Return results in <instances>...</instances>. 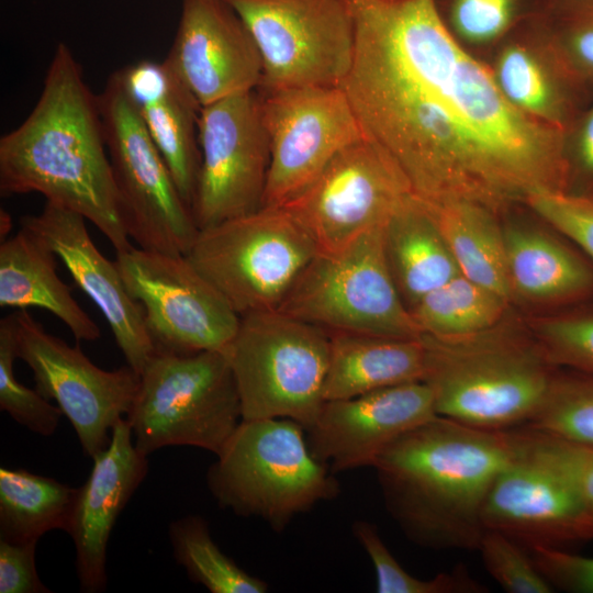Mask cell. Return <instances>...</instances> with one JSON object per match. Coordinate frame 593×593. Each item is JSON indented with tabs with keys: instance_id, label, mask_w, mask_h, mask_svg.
<instances>
[{
	"instance_id": "obj_27",
	"label": "cell",
	"mask_w": 593,
	"mask_h": 593,
	"mask_svg": "<svg viewBox=\"0 0 593 593\" xmlns=\"http://www.w3.org/2000/svg\"><path fill=\"white\" fill-rule=\"evenodd\" d=\"M461 275L513 301L499 214L471 202L428 205Z\"/></svg>"
},
{
	"instance_id": "obj_25",
	"label": "cell",
	"mask_w": 593,
	"mask_h": 593,
	"mask_svg": "<svg viewBox=\"0 0 593 593\" xmlns=\"http://www.w3.org/2000/svg\"><path fill=\"white\" fill-rule=\"evenodd\" d=\"M325 401L343 400L406 382L422 381L424 347L416 338L328 333Z\"/></svg>"
},
{
	"instance_id": "obj_39",
	"label": "cell",
	"mask_w": 593,
	"mask_h": 593,
	"mask_svg": "<svg viewBox=\"0 0 593 593\" xmlns=\"http://www.w3.org/2000/svg\"><path fill=\"white\" fill-rule=\"evenodd\" d=\"M526 204L593 262V198L548 191L533 194Z\"/></svg>"
},
{
	"instance_id": "obj_16",
	"label": "cell",
	"mask_w": 593,
	"mask_h": 593,
	"mask_svg": "<svg viewBox=\"0 0 593 593\" xmlns=\"http://www.w3.org/2000/svg\"><path fill=\"white\" fill-rule=\"evenodd\" d=\"M260 92L261 116L270 146L261 208H281L339 150L365 135L342 87Z\"/></svg>"
},
{
	"instance_id": "obj_38",
	"label": "cell",
	"mask_w": 593,
	"mask_h": 593,
	"mask_svg": "<svg viewBox=\"0 0 593 593\" xmlns=\"http://www.w3.org/2000/svg\"><path fill=\"white\" fill-rule=\"evenodd\" d=\"M435 4L455 35L482 43L495 40L514 24L523 0H445Z\"/></svg>"
},
{
	"instance_id": "obj_37",
	"label": "cell",
	"mask_w": 593,
	"mask_h": 593,
	"mask_svg": "<svg viewBox=\"0 0 593 593\" xmlns=\"http://www.w3.org/2000/svg\"><path fill=\"white\" fill-rule=\"evenodd\" d=\"M478 550L490 575L510 593H551L552 585L515 539L485 529Z\"/></svg>"
},
{
	"instance_id": "obj_4",
	"label": "cell",
	"mask_w": 593,
	"mask_h": 593,
	"mask_svg": "<svg viewBox=\"0 0 593 593\" xmlns=\"http://www.w3.org/2000/svg\"><path fill=\"white\" fill-rule=\"evenodd\" d=\"M422 381L436 414L504 430L527 424L544 404L556 370L528 326L504 318L472 334H422Z\"/></svg>"
},
{
	"instance_id": "obj_31",
	"label": "cell",
	"mask_w": 593,
	"mask_h": 593,
	"mask_svg": "<svg viewBox=\"0 0 593 593\" xmlns=\"http://www.w3.org/2000/svg\"><path fill=\"white\" fill-rule=\"evenodd\" d=\"M558 368L546 400L527 425L593 448V372Z\"/></svg>"
},
{
	"instance_id": "obj_24",
	"label": "cell",
	"mask_w": 593,
	"mask_h": 593,
	"mask_svg": "<svg viewBox=\"0 0 593 593\" xmlns=\"http://www.w3.org/2000/svg\"><path fill=\"white\" fill-rule=\"evenodd\" d=\"M0 306L44 309L77 340L94 342L101 336L98 325L58 277L54 251L22 227L0 245Z\"/></svg>"
},
{
	"instance_id": "obj_35",
	"label": "cell",
	"mask_w": 593,
	"mask_h": 593,
	"mask_svg": "<svg viewBox=\"0 0 593 593\" xmlns=\"http://www.w3.org/2000/svg\"><path fill=\"white\" fill-rule=\"evenodd\" d=\"M16 358L12 313L0 321V410L31 432L51 436L56 432L63 413L36 389L32 390L16 380Z\"/></svg>"
},
{
	"instance_id": "obj_2",
	"label": "cell",
	"mask_w": 593,
	"mask_h": 593,
	"mask_svg": "<svg viewBox=\"0 0 593 593\" xmlns=\"http://www.w3.org/2000/svg\"><path fill=\"white\" fill-rule=\"evenodd\" d=\"M2 195L37 192L91 222L115 251L130 248L98 96L69 47L59 43L26 119L0 138Z\"/></svg>"
},
{
	"instance_id": "obj_22",
	"label": "cell",
	"mask_w": 593,
	"mask_h": 593,
	"mask_svg": "<svg viewBox=\"0 0 593 593\" xmlns=\"http://www.w3.org/2000/svg\"><path fill=\"white\" fill-rule=\"evenodd\" d=\"M119 74L182 199L191 208L201 160V105L165 60H141Z\"/></svg>"
},
{
	"instance_id": "obj_12",
	"label": "cell",
	"mask_w": 593,
	"mask_h": 593,
	"mask_svg": "<svg viewBox=\"0 0 593 593\" xmlns=\"http://www.w3.org/2000/svg\"><path fill=\"white\" fill-rule=\"evenodd\" d=\"M508 430L511 455L486 496L484 528L501 532L525 548L593 539L585 506L550 435L527 424Z\"/></svg>"
},
{
	"instance_id": "obj_34",
	"label": "cell",
	"mask_w": 593,
	"mask_h": 593,
	"mask_svg": "<svg viewBox=\"0 0 593 593\" xmlns=\"http://www.w3.org/2000/svg\"><path fill=\"white\" fill-rule=\"evenodd\" d=\"M527 326L555 367L593 372V299Z\"/></svg>"
},
{
	"instance_id": "obj_30",
	"label": "cell",
	"mask_w": 593,
	"mask_h": 593,
	"mask_svg": "<svg viewBox=\"0 0 593 593\" xmlns=\"http://www.w3.org/2000/svg\"><path fill=\"white\" fill-rule=\"evenodd\" d=\"M169 540L177 563L192 582L211 593H266L268 584L238 567L212 539L208 522L188 515L169 525Z\"/></svg>"
},
{
	"instance_id": "obj_10",
	"label": "cell",
	"mask_w": 593,
	"mask_h": 593,
	"mask_svg": "<svg viewBox=\"0 0 593 593\" xmlns=\"http://www.w3.org/2000/svg\"><path fill=\"white\" fill-rule=\"evenodd\" d=\"M98 104L127 235L141 248L187 255L199 227L119 71L109 78Z\"/></svg>"
},
{
	"instance_id": "obj_40",
	"label": "cell",
	"mask_w": 593,
	"mask_h": 593,
	"mask_svg": "<svg viewBox=\"0 0 593 593\" xmlns=\"http://www.w3.org/2000/svg\"><path fill=\"white\" fill-rule=\"evenodd\" d=\"M528 552L553 589L593 593V557H585L548 545H533Z\"/></svg>"
},
{
	"instance_id": "obj_33",
	"label": "cell",
	"mask_w": 593,
	"mask_h": 593,
	"mask_svg": "<svg viewBox=\"0 0 593 593\" xmlns=\"http://www.w3.org/2000/svg\"><path fill=\"white\" fill-rule=\"evenodd\" d=\"M351 532L367 552L376 572L378 593H482L486 588L461 567L440 572L432 579H419L407 572L383 542L374 524L357 519Z\"/></svg>"
},
{
	"instance_id": "obj_36",
	"label": "cell",
	"mask_w": 593,
	"mask_h": 593,
	"mask_svg": "<svg viewBox=\"0 0 593 593\" xmlns=\"http://www.w3.org/2000/svg\"><path fill=\"white\" fill-rule=\"evenodd\" d=\"M542 19L564 68L579 81L593 80V0H550Z\"/></svg>"
},
{
	"instance_id": "obj_3",
	"label": "cell",
	"mask_w": 593,
	"mask_h": 593,
	"mask_svg": "<svg viewBox=\"0 0 593 593\" xmlns=\"http://www.w3.org/2000/svg\"><path fill=\"white\" fill-rule=\"evenodd\" d=\"M511 449L508 429L436 415L391 444L373 468L387 511L411 541L478 549L485 500Z\"/></svg>"
},
{
	"instance_id": "obj_42",
	"label": "cell",
	"mask_w": 593,
	"mask_h": 593,
	"mask_svg": "<svg viewBox=\"0 0 593 593\" xmlns=\"http://www.w3.org/2000/svg\"><path fill=\"white\" fill-rule=\"evenodd\" d=\"M550 438L558 458L580 493L593 527V448L553 435H550Z\"/></svg>"
},
{
	"instance_id": "obj_19",
	"label": "cell",
	"mask_w": 593,
	"mask_h": 593,
	"mask_svg": "<svg viewBox=\"0 0 593 593\" xmlns=\"http://www.w3.org/2000/svg\"><path fill=\"white\" fill-rule=\"evenodd\" d=\"M430 388L413 381L325 401L306 430L312 455L333 473L373 467L398 438L435 417Z\"/></svg>"
},
{
	"instance_id": "obj_21",
	"label": "cell",
	"mask_w": 593,
	"mask_h": 593,
	"mask_svg": "<svg viewBox=\"0 0 593 593\" xmlns=\"http://www.w3.org/2000/svg\"><path fill=\"white\" fill-rule=\"evenodd\" d=\"M125 417L112 428L109 446L97 454L87 481L78 488L67 533L75 551L76 574L85 593L107 588V548L113 526L148 472L147 456L137 450Z\"/></svg>"
},
{
	"instance_id": "obj_26",
	"label": "cell",
	"mask_w": 593,
	"mask_h": 593,
	"mask_svg": "<svg viewBox=\"0 0 593 593\" xmlns=\"http://www.w3.org/2000/svg\"><path fill=\"white\" fill-rule=\"evenodd\" d=\"M383 242L393 280L410 311L460 273L430 209L413 194L384 223Z\"/></svg>"
},
{
	"instance_id": "obj_17",
	"label": "cell",
	"mask_w": 593,
	"mask_h": 593,
	"mask_svg": "<svg viewBox=\"0 0 593 593\" xmlns=\"http://www.w3.org/2000/svg\"><path fill=\"white\" fill-rule=\"evenodd\" d=\"M413 194L392 159L366 136L339 150L283 208L318 250L337 249L384 225Z\"/></svg>"
},
{
	"instance_id": "obj_20",
	"label": "cell",
	"mask_w": 593,
	"mask_h": 593,
	"mask_svg": "<svg viewBox=\"0 0 593 593\" xmlns=\"http://www.w3.org/2000/svg\"><path fill=\"white\" fill-rule=\"evenodd\" d=\"M80 214L46 202L38 214L20 217V226L42 239L59 258L75 283L107 320L126 363L138 374L156 353L144 310L127 292L115 261L91 239Z\"/></svg>"
},
{
	"instance_id": "obj_43",
	"label": "cell",
	"mask_w": 593,
	"mask_h": 593,
	"mask_svg": "<svg viewBox=\"0 0 593 593\" xmlns=\"http://www.w3.org/2000/svg\"><path fill=\"white\" fill-rule=\"evenodd\" d=\"M569 164L568 191L575 181H579L583 187L579 194L593 198V105L579 125L573 155L569 156Z\"/></svg>"
},
{
	"instance_id": "obj_8",
	"label": "cell",
	"mask_w": 593,
	"mask_h": 593,
	"mask_svg": "<svg viewBox=\"0 0 593 593\" xmlns=\"http://www.w3.org/2000/svg\"><path fill=\"white\" fill-rule=\"evenodd\" d=\"M278 311L328 333L422 334L390 271L383 225L337 249L318 250Z\"/></svg>"
},
{
	"instance_id": "obj_5",
	"label": "cell",
	"mask_w": 593,
	"mask_h": 593,
	"mask_svg": "<svg viewBox=\"0 0 593 593\" xmlns=\"http://www.w3.org/2000/svg\"><path fill=\"white\" fill-rule=\"evenodd\" d=\"M220 507L265 522L276 533L340 494L311 452L305 428L289 418L242 419L206 472Z\"/></svg>"
},
{
	"instance_id": "obj_29",
	"label": "cell",
	"mask_w": 593,
	"mask_h": 593,
	"mask_svg": "<svg viewBox=\"0 0 593 593\" xmlns=\"http://www.w3.org/2000/svg\"><path fill=\"white\" fill-rule=\"evenodd\" d=\"M510 304L508 300L459 273L426 294L411 313L422 334L457 336L497 325L505 318Z\"/></svg>"
},
{
	"instance_id": "obj_28",
	"label": "cell",
	"mask_w": 593,
	"mask_h": 593,
	"mask_svg": "<svg viewBox=\"0 0 593 593\" xmlns=\"http://www.w3.org/2000/svg\"><path fill=\"white\" fill-rule=\"evenodd\" d=\"M78 488L25 469L0 468V539L36 541L47 532H67Z\"/></svg>"
},
{
	"instance_id": "obj_13",
	"label": "cell",
	"mask_w": 593,
	"mask_h": 593,
	"mask_svg": "<svg viewBox=\"0 0 593 593\" xmlns=\"http://www.w3.org/2000/svg\"><path fill=\"white\" fill-rule=\"evenodd\" d=\"M114 261L156 350L224 351L236 335L240 316L186 255L131 246Z\"/></svg>"
},
{
	"instance_id": "obj_6",
	"label": "cell",
	"mask_w": 593,
	"mask_h": 593,
	"mask_svg": "<svg viewBox=\"0 0 593 593\" xmlns=\"http://www.w3.org/2000/svg\"><path fill=\"white\" fill-rule=\"evenodd\" d=\"M138 451L190 446L217 455L242 422L235 379L223 351H159L139 373L125 417Z\"/></svg>"
},
{
	"instance_id": "obj_11",
	"label": "cell",
	"mask_w": 593,
	"mask_h": 593,
	"mask_svg": "<svg viewBox=\"0 0 593 593\" xmlns=\"http://www.w3.org/2000/svg\"><path fill=\"white\" fill-rule=\"evenodd\" d=\"M262 60L260 90L340 87L355 53L349 0H226Z\"/></svg>"
},
{
	"instance_id": "obj_32",
	"label": "cell",
	"mask_w": 593,
	"mask_h": 593,
	"mask_svg": "<svg viewBox=\"0 0 593 593\" xmlns=\"http://www.w3.org/2000/svg\"><path fill=\"white\" fill-rule=\"evenodd\" d=\"M494 77L504 97L517 109L567 127V101L525 48L515 45L505 49Z\"/></svg>"
},
{
	"instance_id": "obj_14",
	"label": "cell",
	"mask_w": 593,
	"mask_h": 593,
	"mask_svg": "<svg viewBox=\"0 0 593 593\" xmlns=\"http://www.w3.org/2000/svg\"><path fill=\"white\" fill-rule=\"evenodd\" d=\"M13 318L18 358L33 371L35 389L57 403L92 459L109 446L113 426L131 411L139 374L128 365L99 368L79 347L46 332L26 309Z\"/></svg>"
},
{
	"instance_id": "obj_9",
	"label": "cell",
	"mask_w": 593,
	"mask_h": 593,
	"mask_svg": "<svg viewBox=\"0 0 593 593\" xmlns=\"http://www.w3.org/2000/svg\"><path fill=\"white\" fill-rule=\"evenodd\" d=\"M317 251L287 210L260 208L199 230L186 256L244 316L278 310Z\"/></svg>"
},
{
	"instance_id": "obj_41",
	"label": "cell",
	"mask_w": 593,
	"mask_h": 593,
	"mask_svg": "<svg viewBox=\"0 0 593 593\" xmlns=\"http://www.w3.org/2000/svg\"><path fill=\"white\" fill-rule=\"evenodd\" d=\"M36 541L0 539V593H49L37 574Z\"/></svg>"
},
{
	"instance_id": "obj_7",
	"label": "cell",
	"mask_w": 593,
	"mask_h": 593,
	"mask_svg": "<svg viewBox=\"0 0 593 593\" xmlns=\"http://www.w3.org/2000/svg\"><path fill=\"white\" fill-rule=\"evenodd\" d=\"M242 419L289 418L307 430L325 403L329 334L278 310L240 316L223 351Z\"/></svg>"
},
{
	"instance_id": "obj_23",
	"label": "cell",
	"mask_w": 593,
	"mask_h": 593,
	"mask_svg": "<svg viewBox=\"0 0 593 593\" xmlns=\"http://www.w3.org/2000/svg\"><path fill=\"white\" fill-rule=\"evenodd\" d=\"M513 301L569 307L593 299V262L548 232L503 225Z\"/></svg>"
},
{
	"instance_id": "obj_18",
	"label": "cell",
	"mask_w": 593,
	"mask_h": 593,
	"mask_svg": "<svg viewBox=\"0 0 593 593\" xmlns=\"http://www.w3.org/2000/svg\"><path fill=\"white\" fill-rule=\"evenodd\" d=\"M165 61L201 107L257 90L262 79L257 45L226 0H182Z\"/></svg>"
},
{
	"instance_id": "obj_15",
	"label": "cell",
	"mask_w": 593,
	"mask_h": 593,
	"mask_svg": "<svg viewBox=\"0 0 593 593\" xmlns=\"http://www.w3.org/2000/svg\"><path fill=\"white\" fill-rule=\"evenodd\" d=\"M200 169L192 214L199 230L262 205L270 146L257 90L201 107Z\"/></svg>"
},
{
	"instance_id": "obj_1",
	"label": "cell",
	"mask_w": 593,
	"mask_h": 593,
	"mask_svg": "<svg viewBox=\"0 0 593 593\" xmlns=\"http://www.w3.org/2000/svg\"><path fill=\"white\" fill-rule=\"evenodd\" d=\"M355 53L342 83L363 135L428 205L500 214L568 191L567 127L513 105L434 0H349Z\"/></svg>"
}]
</instances>
